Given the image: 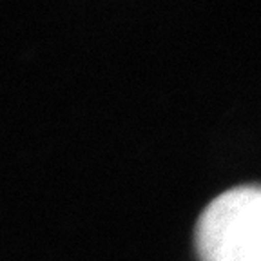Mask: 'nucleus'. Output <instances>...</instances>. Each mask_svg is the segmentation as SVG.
Returning a JSON list of instances; mask_svg holds the SVG:
<instances>
[{
  "label": "nucleus",
  "instance_id": "f257e3e1",
  "mask_svg": "<svg viewBox=\"0 0 261 261\" xmlns=\"http://www.w3.org/2000/svg\"><path fill=\"white\" fill-rule=\"evenodd\" d=\"M201 261H261V185L221 192L196 225Z\"/></svg>",
  "mask_w": 261,
  "mask_h": 261
}]
</instances>
